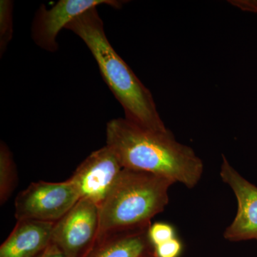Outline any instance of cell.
Masks as SVG:
<instances>
[{
  "mask_svg": "<svg viewBox=\"0 0 257 257\" xmlns=\"http://www.w3.org/2000/svg\"><path fill=\"white\" fill-rule=\"evenodd\" d=\"M106 145L123 168L153 174L188 188L199 183L204 172L202 160L169 130L152 131L117 118L106 124Z\"/></svg>",
  "mask_w": 257,
  "mask_h": 257,
  "instance_id": "cell-1",
  "label": "cell"
},
{
  "mask_svg": "<svg viewBox=\"0 0 257 257\" xmlns=\"http://www.w3.org/2000/svg\"><path fill=\"white\" fill-rule=\"evenodd\" d=\"M65 29L82 39L106 85L124 109L125 119L140 127L167 132L151 92L111 46L96 8L74 19Z\"/></svg>",
  "mask_w": 257,
  "mask_h": 257,
  "instance_id": "cell-2",
  "label": "cell"
},
{
  "mask_svg": "<svg viewBox=\"0 0 257 257\" xmlns=\"http://www.w3.org/2000/svg\"><path fill=\"white\" fill-rule=\"evenodd\" d=\"M170 179L123 169L117 182L99 206L97 239L107 235L151 226L152 218L168 204Z\"/></svg>",
  "mask_w": 257,
  "mask_h": 257,
  "instance_id": "cell-3",
  "label": "cell"
},
{
  "mask_svg": "<svg viewBox=\"0 0 257 257\" xmlns=\"http://www.w3.org/2000/svg\"><path fill=\"white\" fill-rule=\"evenodd\" d=\"M80 199L69 179L62 182H32L15 199L17 220L57 222Z\"/></svg>",
  "mask_w": 257,
  "mask_h": 257,
  "instance_id": "cell-4",
  "label": "cell"
},
{
  "mask_svg": "<svg viewBox=\"0 0 257 257\" xmlns=\"http://www.w3.org/2000/svg\"><path fill=\"white\" fill-rule=\"evenodd\" d=\"M99 231V206L80 199L55 222L52 242L69 257H84L94 247Z\"/></svg>",
  "mask_w": 257,
  "mask_h": 257,
  "instance_id": "cell-5",
  "label": "cell"
},
{
  "mask_svg": "<svg viewBox=\"0 0 257 257\" xmlns=\"http://www.w3.org/2000/svg\"><path fill=\"white\" fill-rule=\"evenodd\" d=\"M125 1L118 0H60L53 8L40 5L32 23L31 36L42 50L55 52L58 50L57 37L61 30L84 12L101 5L121 9Z\"/></svg>",
  "mask_w": 257,
  "mask_h": 257,
  "instance_id": "cell-6",
  "label": "cell"
},
{
  "mask_svg": "<svg viewBox=\"0 0 257 257\" xmlns=\"http://www.w3.org/2000/svg\"><path fill=\"white\" fill-rule=\"evenodd\" d=\"M112 150L104 146L89 155L69 179L80 199L101 205L123 170Z\"/></svg>",
  "mask_w": 257,
  "mask_h": 257,
  "instance_id": "cell-7",
  "label": "cell"
},
{
  "mask_svg": "<svg viewBox=\"0 0 257 257\" xmlns=\"http://www.w3.org/2000/svg\"><path fill=\"white\" fill-rule=\"evenodd\" d=\"M222 157L221 178L232 189L238 206L234 221L225 230L224 238L231 241L257 240V187L243 178Z\"/></svg>",
  "mask_w": 257,
  "mask_h": 257,
  "instance_id": "cell-8",
  "label": "cell"
},
{
  "mask_svg": "<svg viewBox=\"0 0 257 257\" xmlns=\"http://www.w3.org/2000/svg\"><path fill=\"white\" fill-rule=\"evenodd\" d=\"M55 222L18 221L0 247V257H38L52 242Z\"/></svg>",
  "mask_w": 257,
  "mask_h": 257,
  "instance_id": "cell-9",
  "label": "cell"
},
{
  "mask_svg": "<svg viewBox=\"0 0 257 257\" xmlns=\"http://www.w3.org/2000/svg\"><path fill=\"white\" fill-rule=\"evenodd\" d=\"M149 228L104 236L96 240L94 247L84 257H143L155 248L149 238Z\"/></svg>",
  "mask_w": 257,
  "mask_h": 257,
  "instance_id": "cell-10",
  "label": "cell"
},
{
  "mask_svg": "<svg viewBox=\"0 0 257 257\" xmlns=\"http://www.w3.org/2000/svg\"><path fill=\"white\" fill-rule=\"evenodd\" d=\"M18 184V172L10 149L3 141L0 145V203L11 197Z\"/></svg>",
  "mask_w": 257,
  "mask_h": 257,
  "instance_id": "cell-11",
  "label": "cell"
},
{
  "mask_svg": "<svg viewBox=\"0 0 257 257\" xmlns=\"http://www.w3.org/2000/svg\"><path fill=\"white\" fill-rule=\"evenodd\" d=\"M13 3L9 0L0 1V56L4 55L13 35Z\"/></svg>",
  "mask_w": 257,
  "mask_h": 257,
  "instance_id": "cell-12",
  "label": "cell"
},
{
  "mask_svg": "<svg viewBox=\"0 0 257 257\" xmlns=\"http://www.w3.org/2000/svg\"><path fill=\"white\" fill-rule=\"evenodd\" d=\"M149 238L154 247L177 237L173 226L165 222H157L149 228Z\"/></svg>",
  "mask_w": 257,
  "mask_h": 257,
  "instance_id": "cell-13",
  "label": "cell"
},
{
  "mask_svg": "<svg viewBox=\"0 0 257 257\" xmlns=\"http://www.w3.org/2000/svg\"><path fill=\"white\" fill-rule=\"evenodd\" d=\"M183 249V245L177 237L169 240L155 246V250L158 257H179Z\"/></svg>",
  "mask_w": 257,
  "mask_h": 257,
  "instance_id": "cell-14",
  "label": "cell"
},
{
  "mask_svg": "<svg viewBox=\"0 0 257 257\" xmlns=\"http://www.w3.org/2000/svg\"><path fill=\"white\" fill-rule=\"evenodd\" d=\"M228 2L243 11L257 13V0H231Z\"/></svg>",
  "mask_w": 257,
  "mask_h": 257,
  "instance_id": "cell-15",
  "label": "cell"
},
{
  "mask_svg": "<svg viewBox=\"0 0 257 257\" xmlns=\"http://www.w3.org/2000/svg\"><path fill=\"white\" fill-rule=\"evenodd\" d=\"M38 257H69L55 243L51 242L48 247Z\"/></svg>",
  "mask_w": 257,
  "mask_h": 257,
  "instance_id": "cell-16",
  "label": "cell"
},
{
  "mask_svg": "<svg viewBox=\"0 0 257 257\" xmlns=\"http://www.w3.org/2000/svg\"><path fill=\"white\" fill-rule=\"evenodd\" d=\"M143 257H158L157 256L156 252H155V248L153 249L150 250V251H148L147 253H145V255Z\"/></svg>",
  "mask_w": 257,
  "mask_h": 257,
  "instance_id": "cell-17",
  "label": "cell"
}]
</instances>
